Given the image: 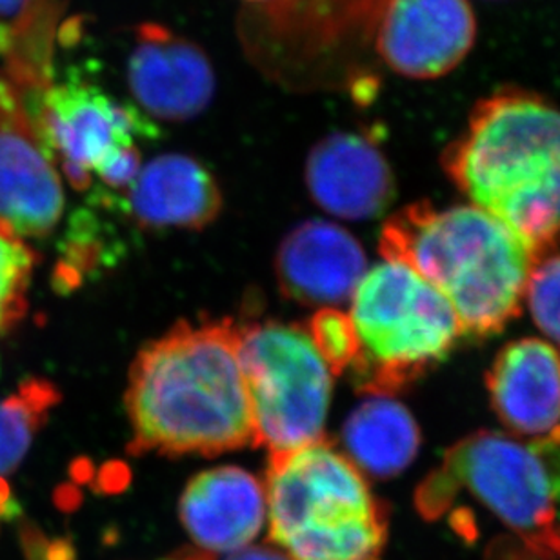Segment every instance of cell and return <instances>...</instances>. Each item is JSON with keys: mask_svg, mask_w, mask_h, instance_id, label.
Returning <instances> with one entry per match:
<instances>
[{"mask_svg": "<svg viewBox=\"0 0 560 560\" xmlns=\"http://www.w3.org/2000/svg\"><path fill=\"white\" fill-rule=\"evenodd\" d=\"M526 295L535 323L560 353V255L535 262Z\"/></svg>", "mask_w": 560, "mask_h": 560, "instance_id": "obj_23", "label": "cell"}, {"mask_svg": "<svg viewBox=\"0 0 560 560\" xmlns=\"http://www.w3.org/2000/svg\"><path fill=\"white\" fill-rule=\"evenodd\" d=\"M475 37L477 21L468 0H388L373 54L399 75L430 81L455 70Z\"/></svg>", "mask_w": 560, "mask_h": 560, "instance_id": "obj_11", "label": "cell"}, {"mask_svg": "<svg viewBox=\"0 0 560 560\" xmlns=\"http://www.w3.org/2000/svg\"><path fill=\"white\" fill-rule=\"evenodd\" d=\"M270 455V540L288 559L383 560L388 508L350 458L326 439Z\"/></svg>", "mask_w": 560, "mask_h": 560, "instance_id": "obj_4", "label": "cell"}, {"mask_svg": "<svg viewBox=\"0 0 560 560\" xmlns=\"http://www.w3.org/2000/svg\"><path fill=\"white\" fill-rule=\"evenodd\" d=\"M457 188L523 241L535 259L560 237V109L535 93L482 98L442 156Z\"/></svg>", "mask_w": 560, "mask_h": 560, "instance_id": "obj_2", "label": "cell"}, {"mask_svg": "<svg viewBox=\"0 0 560 560\" xmlns=\"http://www.w3.org/2000/svg\"><path fill=\"white\" fill-rule=\"evenodd\" d=\"M388 0H276L248 5L238 38L266 77L295 90L366 84Z\"/></svg>", "mask_w": 560, "mask_h": 560, "instance_id": "obj_6", "label": "cell"}, {"mask_svg": "<svg viewBox=\"0 0 560 560\" xmlns=\"http://www.w3.org/2000/svg\"><path fill=\"white\" fill-rule=\"evenodd\" d=\"M59 399L54 384L27 378L15 394L0 402V477L11 474L26 457L33 436Z\"/></svg>", "mask_w": 560, "mask_h": 560, "instance_id": "obj_20", "label": "cell"}, {"mask_svg": "<svg viewBox=\"0 0 560 560\" xmlns=\"http://www.w3.org/2000/svg\"><path fill=\"white\" fill-rule=\"evenodd\" d=\"M65 211V189L44 148L26 98L0 70V228L15 237L44 238Z\"/></svg>", "mask_w": 560, "mask_h": 560, "instance_id": "obj_10", "label": "cell"}, {"mask_svg": "<svg viewBox=\"0 0 560 560\" xmlns=\"http://www.w3.org/2000/svg\"><path fill=\"white\" fill-rule=\"evenodd\" d=\"M37 255L22 238L0 228V337L10 334L27 312Z\"/></svg>", "mask_w": 560, "mask_h": 560, "instance_id": "obj_21", "label": "cell"}, {"mask_svg": "<svg viewBox=\"0 0 560 560\" xmlns=\"http://www.w3.org/2000/svg\"><path fill=\"white\" fill-rule=\"evenodd\" d=\"M248 5H255V8H260V5H268L271 2H276V0H244Z\"/></svg>", "mask_w": 560, "mask_h": 560, "instance_id": "obj_29", "label": "cell"}, {"mask_svg": "<svg viewBox=\"0 0 560 560\" xmlns=\"http://www.w3.org/2000/svg\"><path fill=\"white\" fill-rule=\"evenodd\" d=\"M238 345L241 326L230 318L178 323L145 345L126 389L130 453L215 457L257 447Z\"/></svg>", "mask_w": 560, "mask_h": 560, "instance_id": "obj_1", "label": "cell"}, {"mask_svg": "<svg viewBox=\"0 0 560 560\" xmlns=\"http://www.w3.org/2000/svg\"><path fill=\"white\" fill-rule=\"evenodd\" d=\"M359 339L357 388L395 394L441 364L463 329L446 296L408 266L386 260L364 273L351 296Z\"/></svg>", "mask_w": 560, "mask_h": 560, "instance_id": "obj_7", "label": "cell"}, {"mask_svg": "<svg viewBox=\"0 0 560 560\" xmlns=\"http://www.w3.org/2000/svg\"><path fill=\"white\" fill-rule=\"evenodd\" d=\"M266 513L265 485L237 466L197 475L178 502L180 523L206 551L243 550L259 535Z\"/></svg>", "mask_w": 560, "mask_h": 560, "instance_id": "obj_16", "label": "cell"}, {"mask_svg": "<svg viewBox=\"0 0 560 560\" xmlns=\"http://www.w3.org/2000/svg\"><path fill=\"white\" fill-rule=\"evenodd\" d=\"M342 442L357 468L375 479H392L417 457L420 430L408 408L375 395L348 417Z\"/></svg>", "mask_w": 560, "mask_h": 560, "instance_id": "obj_18", "label": "cell"}, {"mask_svg": "<svg viewBox=\"0 0 560 560\" xmlns=\"http://www.w3.org/2000/svg\"><path fill=\"white\" fill-rule=\"evenodd\" d=\"M21 540L26 560H77L75 548L71 542L46 539L33 526H22Z\"/></svg>", "mask_w": 560, "mask_h": 560, "instance_id": "obj_24", "label": "cell"}, {"mask_svg": "<svg viewBox=\"0 0 560 560\" xmlns=\"http://www.w3.org/2000/svg\"><path fill=\"white\" fill-rule=\"evenodd\" d=\"M384 259L435 285L463 335L491 337L517 317L534 270L532 249L477 206L436 210L428 202L395 213L381 232Z\"/></svg>", "mask_w": 560, "mask_h": 560, "instance_id": "obj_3", "label": "cell"}, {"mask_svg": "<svg viewBox=\"0 0 560 560\" xmlns=\"http://www.w3.org/2000/svg\"><path fill=\"white\" fill-rule=\"evenodd\" d=\"M312 199L331 215L364 221L381 215L395 197L394 173L370 137L331 133L307 156Z\"/></svg>", "mask_w": 560, "mask_h": 560, "instance_id": "obj_14", "label": "cell"}, {"mask_svg": "<svg viewBox=\"0 0 560 560\" xmlns=\"http://www.w3.org/2000/svg\"><path fill=\"white\" fill-rule=\"evenodd\" d=\"M62 13L60 0H27L19 16L2 68L21 90L27 106L37 103L54 82L55 33Z\"/></svg>", "mask_w": 560, "mask_h": 560, "instance_id": "obj_19", "label": "cell"}, {"mask_svg": "<svg viewBox=\"0 0 560 560\" xmlns=\"http://www.w3.org/2000/svg\"><path fill=\"white\" fill-rule=\"evenodd\" d=\"M312 342L334 375L353 366L359 355V339L348 313L335 307H320L307 324Z\"/></svg>", "mask_w": 560, "mask_h": 560, "instance_id": "obj_22", "label": "cell"}, {"mask_svg": "<svg viewBox=\"0 0 560 560\" xmlns=\"http://www.w3.org/2000/svg\"><path fill=\"white\" fill-rule=\"evenodd\" d=\"M19 513L21 508L11 495L10 486L5 485V480L0 477V517L15 518Z\"/></svg>", "mask_w": 560, "mask_h": 560, "instance_id": "obj_27", "label": "cell"}, {"mask_svg": "<svg viewBox=\"0 0 560 560\" xmlns=\"http://www.w3.org/2000/svg\"><path fill=\"white\" fill-rule=\"evenodd\" d=\"M44 148L71 184L86 191L112 159L139 139L159 137L139 109L120 104L93 84L68 79L51 82L32 108Z\"/></svg>", "mask_w": 560, "mask_h": 560, "instance_id": "obj_9", "label": "cell"}, {"mask_svg": "<svg viewBox=\"0 0 560 560\" xmlns=\"http://www.w3.org/2000/svg\"><path fill=\"white\" fill-rule=\"evenodd\" d=\"M128 84L137 104L159 120L184 122L210 106L215 71L205 49L170 27H137L128 60Z\"/></svg>", "mask_w": 560, "mask_h": 560, "instance_id": "obj_12", "label": "cell"}, {"mask_svg": "<svg viewBox=\"0 0 560 560\" xmlns=\"http://www.w3.org/2000/svg\"><path fill=\"white\" fill-rule=\"evenodd\" d=\"M491 405L502 424L532 441L560 431V353L539 339L502 348L488 372Z\"/></svg>", "mask_w": 560, "mask_h": 560, "instance_id": "obj_15", "label": "cell"}, {"mask_svg": "<svg viewBox=\"0 0 560 560\" xmlns=\"http://www.w3.org/2000/svg\"><path fill=\"white\" fill-rule=\"evenodd\" d=\"M27 0H0V57H4L13 40L15 24Z\"/></svg>", "mask_w": 560, "mask_h": 560, "instance_id": "obj_25", "label": "cell"}, {"mask_svg": "<svg viewBox=\"0 0 560 560\" xmlns=\"http://www.w3.org/2000/svg\"><path fill=\"white\" fill-rule=\"evenodd\" d=\"M276 270L280 291L291 301L334 307L355 293L366 273V255L345 228L306 221L280 244Z\"/></svg>", "mask_w": 560, "mask_h": 560, "instance_id": "obj_13", "label": "cell"}, {"mask_svg": "<svg viewBox=\"0 0 560 560\" xmlns=\"http://www.w3.org/2000/svg\"><path fill=\"white\" fill-rule=\"evenodd\" d=\"M162 560H213L208 551L183 550Z\"/></svg>", "mask_w": 560, "mask_h": 560, "instance_id": "obj_28", "label": "cell"}, {"mask_svg": "<svg viewBox=\"0 0 560 560\" xmlns=\"http://www.w3.org/2000/svg\"><path fill=\"white\" fill-rule=\"evenodd\" d=\"M228 560H290L282 551L273 550L268 546H254L235 551Z\"/></svg>", "mask_w": 560, "mask_h": 560, "instance_id": "obj_26", "label": "cell"}, {"mask_svg": "<svg viewBox=\"0 0 560 560\" xmlns=\"http://www.w3.org/2000/svg\"><path fill=\"white\" fill-rule=\"evenodd\" d=\"M238 361L257 447L293 452L326 439L334 373L306 328L277 320L241 326Z\"/></svg>", "mask_w": 560, "mask_h": 560, "instance_id": "obj_8", "label": "cell"}, {"mask_svg": "<svg viewBox=\"0 0 560 560\" xmlns=\"http://www.w3.org/2000/svg\"><path fill=\"white\" fill-rule=\"evenodd\" d=\"M468 491L542 559H560V431L521 442L477 431L447 450L417 490L422 517L446 513Z\"/></svg>", "mask_w": 560, "mask_h": 560, "instance_id": "obj_5", "label": "cell"}, {"mask_svg": "<svg viewBox=\"0 0 560 560\" xmlns=\"http://www.w3.org/2000/svg\"><path fill=\"white\" fill-rule=\"evenodd\" d=\"M112 205L126 206L140 226L202 230L221 213L222 194L200 162L167 153L140 167Z\"/></svg>", "mask_w": 560, "mask_h": 560, "instance_id": "obj_17", "label": "cell"}]
</instances>
